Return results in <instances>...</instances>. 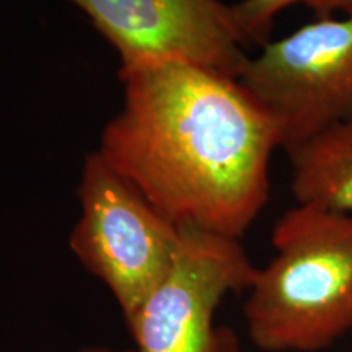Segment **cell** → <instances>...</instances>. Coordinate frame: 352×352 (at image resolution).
I'll return each mask as SVG.
<instances>
[{
    "label": "cell",
    "instance_id": "obj_1",
    "mask_svg": "<svg viewBox=\"0 0 352 352\" xmlns=\"http://www.w3.org/2000/svg\"><path fill=\"white\" fill-rule=\"evenodd\" d=\"M101 157L176 227L240 240L270 197L279 126L239 77L168 63L121 72Z\"/></svg>",
    "mask_w": 352,
    "mask_h": 352
},
{
    "label": "cell",
    "instance_id": "obj_2",
    "mask_svg": "<svg viewBox=\"0 0 352 352\" xmlns=\"http://www.w3.org/2000/svg\"><path fill=\"white\" fill-rule=\"evenodd\" d=\"M243 316L263 352H321L352 331V212L297 204L272 228Z\"/></svg>",
    "mask_w": 352,
    "mask_h": 352
},
{
    "label": "cell",
    "instance_id": "obj_3",
    "mask_svg": "<svg viewBox=\"0 0 352 352\" xmlns=\"http://www.w3.org/2000/svg\"><path fill=\"white\" fill-rule=\"evenodd\" d=\"M80 217L69 246L107 285L127 323L168 272L182 228L165 217L96 151L77 188Z\"/></svg>",
    "mask_w": 352,
    "mask_h": 352
},
{
    "label": "cell",
    "instance_id": "obj_4",
    "mask_svg": "<svg viewBox=\"0 0 352 352\" xmlns=\"http://www.w3.org/2000/svg\"><path fill=\"white\" fill-rule=\"evenodd\" d=\"M240 82L279 126L283 148L352 118V12L266 41Z\"/></svg>",
    "mask_w": 352,
    "mask_h": 352
},
{
    "label": "cell",
    "instance_id": "obj_5",
    "mask_svg": "<svg viewBox=\"0 0 352 352\" xmlns=\"http://www.w3.org/2000/svg\"><path fill=\"white\" fill-rule=\"evenodd\" d=\"M256 271L240 240L182 227L168 272L126 323L132 352H241L214 316L228 294L248 292Z\"/></svg>",
    "mask_w": 352,
    "mask_h": 352
},
{
    "label": "cell",
    "instance_id": "obj_6",
    "mask_svg": "<svg viewBox=\"0 0 352 352\" xmlns=\"http://www.w3.org/2000/svg\"><path fill=\"white\" fill-rule=\"evenodd\" d=\"M120 56V74L184 63L239 77L248 59L233 6L222 0H67Z\"/></svg>",
    "mask_w": 352,
    "mask_h": 352
},
{
    "label": "cell",
    "instance_id": "obj_7",
    "mask_svg": "<svg viewBox=\"0 0 352 352\" xmlns=\"http://www.w3.org/2000/svg\"><path fill=\"white\" fill-rule=\"evenodd\" d=\"M298 204L352 212V118L287 148Z\"/></svg>",
    "mask_w": 352,
    "mask_h": 352
},
{
    "label": "cell",
    "instance_id": "obj_8",
    "mask_svg": "<svg viewBox=\"0 0 352 352\" xmlns=\"http://www.w3.org/2000/svg\"><path fill=\"white\" fill-rule=\"evenodd\" d=\"M296 6L307 7L316 19L352 12V0H241L233 3V13L248 44H264L277 15Z\"/></svg>",
    "mask_w": 352,
    "mask_h": 352
},
{
    "label": "cell",
    "instance_id": "obj_9",
    "mask_svg": "<svg viewBox=\"0 0 352 352\" xmlns=\"http://www.w3.org/2000/svg\"><path fill=\"white\" fill-rule=\"evenodd\" d=\"M74 352H132V351L111 349V347H107V346H88V347H83V349H78Z\"/></svg>",
    "mask_w": 352,
    "mask_h": 352
}]
</instances>
